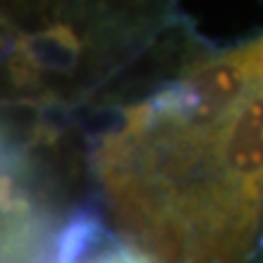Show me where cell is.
Here are the masks:
<instances>
[{
  "instance_id": "7a4b0ae2",
  "label": "cell",
  "mask_w": 263,
  "mask_h": 263,
  "mask_svg": "<svg viewBox=\"0 0 263 263\" xmlns=\"http://www.w3.org/2000/svg\"><path fill=\"white\" fill-rule=\"evenodd\" d=\"M79 55V40L68 27H51L24 35L13 46L9 62L11 77L18 86L37 81L46 70H68Z\"/></svg>"
},
{
  "instance_id": "3957f363",
  "label": "cell",
  "mask_w": 263,
  "mask_h": 263,
  "mask_svg": "<svg viewBox=\"0 0 263 263\" xmlns=\"http://www.w3.org/2000/svg\"><path fill=\"white\" fill-rule=\"evenodd\" d=\"M81 263H149V259L132 243H110L95 254H86Z\"/></svg>"
},
{
  "instance_id": "6da1fadb",
  "label": "cell",
  "mask_w": 263,
  "mask_h": 263,
  "mask_svg": "<svg viewBox=\"0 0 263 263\" xmlns=\"http://www.w3.org/2000/svg\"><path fill=\"white\" fill-rule=\"evenodd\" d=\"M99 174L152 263H243L263 221V64L224 112L171 86L134 105L99 149Z\"/></svg>"
}]
</instances>
